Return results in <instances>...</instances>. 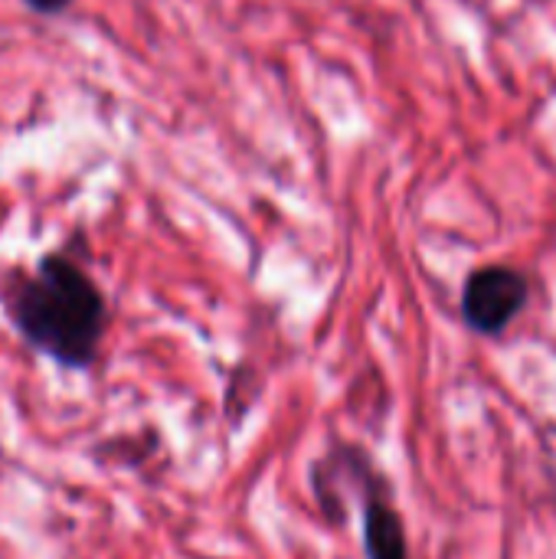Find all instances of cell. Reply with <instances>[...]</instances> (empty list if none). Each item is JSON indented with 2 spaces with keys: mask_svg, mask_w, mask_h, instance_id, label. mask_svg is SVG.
I'll list each match as a JSON object with an SVG mask.
<instances>
[{
  "mask_svg": "<svg viewBox=\"0 0 556 559\" xmlns=\"http://www.w3.org/2000/svg\"><path fill=\"white\" fill-rule=\"evenodd\" d=\"M10 311L26 341L69 367H85L105 331L102 292L66 255H49L23 275Z\"/></svg>",
  "mask_w": 556,
  "mask_h": 559,
  "instance_id": "cell-1",
  "label": "cell"
},
{
  "mask_svg": "<svg viewBox=\"0 0 556 559\" xmlns=\"http://www.w3.org/2000/svg\"><path fill=\"white\" fill-rule=\"evenodd\" d=\"M367 554L370 559H406L400 518L380 498H370L367 504Z\"/></svg>",
  "mask_w": 556,
  "mask_h": 559,
  "instance_id": "cell-3",
  "label": "cell"
},
{
  "mask_svg": "<svg viewBox=\"0 0 556 559\" xmlns=\"http://www.w3.org/2000/svg\"><path fill=\"white\" fill-rule=\"evenodd\" d=\"M528 301V278L508 265H485L469 275L462 314L478 334H501Z\"/></svg>",
  "mask_w": 556,
  "mask_h": 559,
  "instance_id": "cell-2",
  "label": "cell"
},
{
  "mask_svg": "<svg viewBox=\"0 0 556 559\" xmlns=\"http://www.w3.org/2000/svg\"><path fill=\"white\" fill-rule=\"evenodd\" d=\"M33 10H39V13H59V10H66L69 7V0H26Z\"/></svg>",
  "mask_w": 556,
  "mask_h": 559,
  "instance_id": "cell-4",
  "label": "cell"
}]
</instances>
